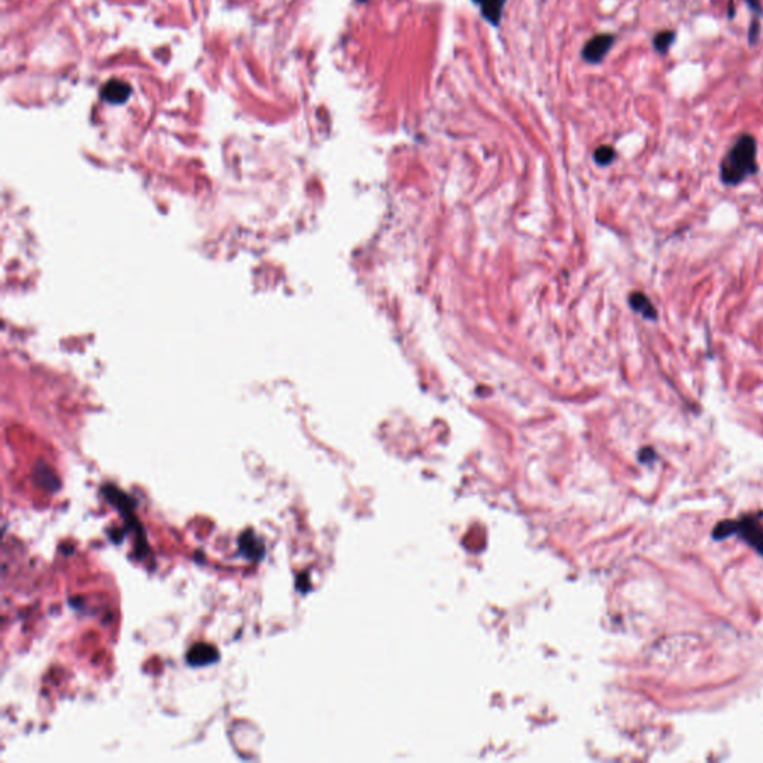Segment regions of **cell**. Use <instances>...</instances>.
Wrapping results in <instances>:
<instances>
[{
  "label": "cell",
  "instance_id": "6da1fadb",
  "mask_svg": "<svg viewBox=\"0 0 763 763\" xmlns=\"http://www.w3.org/2000/svg\"><path fill=\"white\" fill-rule=\"evenodd\" d=\"M757 143L751 134H741L734 147L726 152L720 164V177L725 185L735 187L757 172Z\"/></svg>",
  "mask_w": 763,
  "mask_h": 763
},
{
  "label": "cell",
  "instance_id": "7a4b0ae2",
  "mask_svg": "<svg viewBox=\"0 0 763 763\" xmlns=\"http://www.w3.org/2000/svg\"><path fill=\"white\" fill-rule=\"evenodd\" d=\"M736 532L741 534L744 540H747L763 556V526H760V523L750 518L739 522H727L719 525L714 531V538H723Z\"/></svg>",
  "mask_w": 763,
  "mask_h": 763
},
{
  "label": "cell",
  "instance_id": "3957f363",
  "mask_svg": "<svg viewBox=\"0 0 763 763\" xmlns=\"http://www.w3.org/2000/svg\"><path fill=\"white\" fill-rule=\"evenodd\" d=\"M614 42H616V36L609 35V33L593 36L585 45V48H583V52H581L583 59H585L588 63H592V64L601 63L605 55H607L609 51L611 50Z\"/></svg>",
  "mask_w": 763,
  "mask_h": 763
},
{
  "label": "cell",
  "instance_id": "277c9868",
  "mask_svg": "<svg viewBox=\"0 0 763 763\" xmlns=\"http://www.w3.org/2000/svg\"><path fill=\"white\" fill-rule=\"evenodd\" d=\"M131 93L130 85L119 80H110L102 87V97L112 105L124 103Z\"/></svg>",
  "mask_w": 763,
  "mask_h": 763
},
{
  "label": "cell",
  "instance_id": "5b68a950",
  "mask_svg": "<svg viewBox=\"0 0 763 763\" xmlns=\"http://www.w3.org/2000/svg\"><path fill=\"white\" fill-rule=\"evenodd\" d=\"M218 659V650L210 644H196L193 648H189L187 655V660L189 665L193 667H205L212 664Z\"/></svg>",
  "mask_w": 763,
  "mask_h": 763
},
{
  "label": "cell",
  "instance_id": "8992f818",
  "mask_svg": "<svg viewBox=\"0 0 763 763\" xmlns=\"http://www.w3.org/2000/svg\"><path fill=\"white\" fill-rule=\"evenodd\" d=\"M474 2L480 6L481 15H484L492 26H498L504 6H506L507 0H474Z\"/></svg>",
  "mask_w": 763,
  "mask_h": 763
},
{
  "label": "cell",
  "instance_id": "52a82bcc",
  "mask_svg": "<svg viewBox=\"0 0 763 763\" xmlns=\"http://www.w3.org/2000/svg\"><path fill=\"white\" fill-rule=\"evenodd\" d=\"M630 305L631 307L639 313L643 318L646 319H650V321H656L657 318V310L656 307L652 305V301L648 300V297L643 293H632L630 296Z\"/></svg>",
  "mask_w": 763,
  "mask_h": 763
},
{
  "label": "cell",
  "instance_id": "ba28073f",
  "mask_svg": "<svg viewBox=\"0 0 763 763\" xmlns=\"http://www.w3.org/2000/svg\"><path fill=\"white\" fill-rule=\"evenodd\" d=\"M242 553L248 559H258L263 553V544L252 534H243L240 538Z\"/></svg>",
  "mask_w": 763,
  "mask_h": 763
},
{
  "label": "cell",
  "instance_id": "9c48e42d",
  "mask_svg": "<svg viewBox=\"0 0 763 763\" xmlns=\"http://www.w3.org/2000/svg\"><path fill=\"white\" fill-rule=\"evenodd\" d=\"M674 42H676V31L672 30L659 31L653 38V48L660 55H665L669 52V48L672 47V43Z\"/></svg>",
  "mask_w": 763,
  "mask_h": 763
},
{
  "label": "cell",
  "instance_id": "30bf717a",
  "mask_svg": "<svg viewBox=\"0 0 763 763\" xmlns=\"http://www.w3.org/2000/svg\"><path fill=\"white\" fill-rule=\"evenodd\" d=\"M616 159V152L611 147H600L597 151H595V161H597L598 164L601 166H609L610 163H613V160Z\"/></svg>",
  "mask_w": 763,
  "mask_h": 763
},
{
  "label": "cell",
  "instance_id": "8fae6325",
  "mask_svg": "<svg viewBox=\"0 0 763 763\" xmlns=\"http://www.w3.org/2000/svg\"><path fill=\"white\" fill-rule=\"evenodd\" d=\"M746 2H747V5L750 6L751 13L755 14V20H753V22H751V24H759L757 17H762V15H763V8H762L760 0H746Z\"/></svg>",
  "mask_w": 763,
  "mask_h": 763
},
{
  "label": "cell",
  "instance_id": "7c38bea8",
  "mask_svg": "<svg viewBox=\"0 0 763 763\" xmlns=\"http://www.w3.org/2000/svg\"><path fill=\"white\" fill-rule=\"evenodd\" d=\"M358 2H367V0H358Z\"/></svg>",
  "mask_w": 763,
  "mask_h": 763
}]
</instances>
